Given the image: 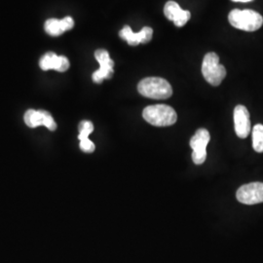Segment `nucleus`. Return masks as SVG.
Listing matches in <instances>:
<instances>
[{"label": "nucleus", "instance_id": "1", "mask_svg": "<svg viewBox=\"0 0 263 263\" xmlns=\"http://www.w3.org/2000/svg\"><path fill=\"white\" fill-rule=\"evenodd\" d=\"M139 93L154 100L169 99L173 95V88L166 79L160 77H146L138 85Z\"/></svg>", "mask_w": 263, "mask_h": 263}, {"label": "nucleus", "instance_id": "2", "mask_svg": "<svg viewBox=\"0 0 263 263\" xmlns=\"http://www.w3.org/2000/svg\"><path fill=\"white\" fill-rule=\"evenodd\" d=\"M142 116L146 122L156 127L172 126L178 120V115L173 107L166 104H155L143 109Z\"/></svg>", "mask_w": 263, "mask_h": 263}, {"label": "nucleus", "instance_id": "3", "mask_svg": "<svg viewBox=\"0 0 263 263\" xmlns=\"http://www.w3.org/2000/svg\"><path fill=\"white\" fill-rule=\"evenodd\" d=\"M228 20L232 27L245 31H255L263 25L262 16L254 10H233Z\"/></svg>", "mask_w": 263, "mask_h": 263}, {"label": "nucleus", "instance_id": "4", "mask_svg": "<svg viewBox=\"0 0 263 263\" xmlns=\"http://www.w3.org/2000/svg\"><path fill=\"white\" fill-rule=\"evenodd\" d=\"M202 74L208 83L213 86H218L226 78V69L219 64V58L216 53H208L203 60Z\"/></svg>", "mask_w": 263, "mask_h": 263}, {"label": "nucleus", "instance_id": "5", "mask_svg": "<svg viewBox=\"0 0 263 263\" xmlns=\"http://www.w3.org/2000/svg\"><path fill=\"white\" fill-rule=\"evenodd\" d=\"M210 139V133L206 129H199L190 140V146L193 149L192 160L196 165H201L206 161Z\"/></svg>", "mask_w": 263, "mask_h": 263}, {"label": "nucleus", "instance_id": "6", "mask_svg": "<svg viewBox=\"0 0 263 263\" xmlns=\"http://www.w3.org/2000/svg\"><path fill=\"white\" fill-rule=\"evenodd\" d=\"M237 200L245 205H255L263 202V182H252L238 189Z\"/></svg>", "mask_w": 263, "mask_h": 263}, {"label": "nucleus", "instance_id": "7", "mask_svg": "<svg viewBox=\"0 0 263 263\" xmlns=\"http://www.w3.org/2000/svg\"><path fill=\"white\" fill-rule=\"evenodd\" d=\"M95 58L100 64V68L95 71L92 78L95 83L101 84L104 79H110L112 77L114 62L110 59L109 53L104 49L97 50L95 52Z\"/></svg>", "mask_w": 263, "mask_h": 263}, {"label": "nucleus", "instance_id": "8", "mask_svg": "<svg viewBox=\"0 0 263 263\" xmlns=\"http://www.w3.org/2000/svg\"><path fill=\"white\" fill-rule=\"evenodd\" d=\"M120 37L126 40L127 43L131 46H137L139 44L147 43L153 36V30L149 27L142 28L140 32H133L132 28L129 26H125L119 32Z\"/></svg>", "mask_w": 263, "mask_h": 263}, {"label": "nucleus", "instance_id": "9", "mask_svg": "<svg viewBox=\"0 0 263 263\" xmlns=\"http://www.w3.org/2000/svg\"><path fill=\"white\" fill-rule=\"evenodd\" d=\"M234 124L237 136L241 139L247 138L251 133L250 113L244 105H237L234 109Z\"/></svg>", "mask_w": 263, "mask_h": 263}, {"label": "nucleus", "instance_id": "10", "mask_svg": "<svg viewBox=\"0 0 263 263\" xmlns=\"http://www.w3.org/2000/svg\"><path fill=\"white\" fill-rule=\"evenodd\" d=\"M164 14L167 19L174 22L177 27H183L189 19L190 12L182 10L179 4L175 1H168L164 7Z\"/></svg>", "mask_w": 263, "mask_h": 263}, {"label": "nucleus", "instance_id": "11", "mask_svg": "<svg viewBox=\"0 0 263 263\" xmlns=\"http://www.w3.org/2000/svg\"><path fill=\"white\" fill-rule=\"evenodd\" d=\"M48 111L45 110H34V109H28L25 113V123L29 128H36L40 125L44 126L45 119L47 117Z\"/></svg>", "mask_w": 263, "mask_h": 263}, {"label": "nucleus", "instance_id": "12", "mask_svg": "<svg viewBox=\"0 0 263 263\" xmlns=\"http://www.w3.org/2000/svg\"><path fill=\"white\" fill-rule=\"evenodd\" d=\"M44 28H45V31L51 36H60L62 33L65 32L64 28L62 27L61 20H47L45 22Z\"/></svg>", "mask_w": 263, "mask_h": 263}, {"label": "nucleus", "instance_id": "13", "mask_svg": "<svg viewBox=\"0 0 263 263\" xmlns=\"http://www.w3.org/2000/svg\"><path fill=\"white\" fill-rule=\"evenodd\" d=\"M253 146L258 153L263 152V125L257 124L253 129Z\"/></svg>", "mask_w": 263, "mask_h": 263}, {"label": "nucleus", "instance_id": "14", "mask_svg": "<svg viewBox=\"0 0 263 263\" xmlns=\"http://www.w3.org/2000/svg\"><path fill=\"white\" fill-rule=\"evenodd\" d=\"M58 57L55 53H47L40 59L39 66L42 70L55 69L58 61Z\"/></svg>", "mask_w": 263, "mask_h": 263}, {"label": "nucleus", "instance_id": "15", "mask_svg": "<svg viewBox=\"0 0 263 263\" xmlns=\"http://www.w3.org/2000/svg\"><path fill=\"white\" fill-rule=\"evenodd\" d=\"M78 129H79L78 139L79 141H83V140L89 139L90 134H92V132L94 131V125L90 121H82L79 124Z\"/></svg>", "mask_w": 263, "mask_h": 263}, {"label": "nucleus", "instance_id": "16", "mask_svg": "<svg viewBox=\"0 0 263 263\" xmlns=\"http://www.w3.org/2000/svg\"><path fill=\"white\" fill-rule=\"evenodd\" d=\"M69 66H70L69 65V61H68V59L66 57L59 56L58 57L55 70L60 71V72H65V71L68 69Z\"/></svg>", "mask_w": 263, "mask_h": 263}, {"label": "nucleus", "instance_id": "17", "mask_svg": "<svg viewBox=\"0 0 263 263\" xmlns=\"http://www.w3.org/2000/svg\"><path fill=\"white\" fill-rule=\"evenodd\" d=\"M80 148H81V151L86 153H92V152H94L96 146H95L93 141L87 139V140L80 141Z\"/></svg>", "mask_w": 263, "mask_h": 263}, {"label": "nucleus", "instance_id": "18", "mask_svg": "<svg viewBox=\"0 0 263 263\" xmlns=\"http://www.w3.org/2000/svg\"><path fill=\"white\" fill-rule=\"evenodd\" d=\"M62 23V27L64 28V30H69L74 27V21L71 17H66L63 20H61Z\"/></svg>", "mask_w": 263, "mask_h": 263}, {"label": "nucleus", "instance_id": "19", "mask_svg": "<svg viewBox=\"0 0 263 263\" xmlns=\"http://www.w3.org/2000/svg\"><path fill=\"white\" fill-rule=\"evenodd\" d=\"M232 1H235V2H250V1H253V0H232Z\"/></svg>", "mask_w": 263, "mask_h": 263}]
</instances>
